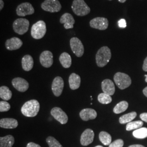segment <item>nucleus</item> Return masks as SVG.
Here are the masks:
<instances>
[{
  "label": "nucleus",
  "mask_w": 147,
  "mask_h": 147,
  "mask_svg": "<svg viewBox=\"0 0 147 147\" xmlns=\"http://www.w3.org/2000/svg\"><path fill=\"white\" fill-rule=\"evenodd\" d=\"M40 109V104L37 100H29L21 107V113L27 117H34L37 115Z\"/></svg>",
  "instance_id": "obj_1"
},
{
  "label": "nucleus",
  "mask_w": 147,
  "mask_h": 147,
  "mask_svg": "<svg viewBox=\"0 0 147 147\" xmlns=\"http://www.w3.org/2000/svg\"><path fill=\"white\" fill-rule=\"evenodd\" d=\"M111 58L110 49L107 47H101L96 54V63L99 67H104Z\"/></svg>",
  "instance_id": "obj_2"
},
{
  "label": "nucleus",
  "mask_w": 147,
  "mask_h": 147,
  "mask_svg": "<svg viewBox=\"0 0 147 147\" xmlns=\"http://www.w3.org/2000/svg\"><path fill=\"white\" fill-rule=\"evenodd\" d=\"M71 8L74 13L79 16H84L88 14L90 9L84 0H74Z\"/></svg>",
  "instance_id": "obj_3"
},
{
  "label": "nucleus",
  "mask_w": 147,
  "mask_h": 147,
  "mask_svg": "<svg viewBox=\"0 0 147 147\" xmlns=\"http://www.w3.org/2000/svg\"><path fill=\"white\" fill-rule=\"evenodd\" d=\"M47 32V26L45 22L42 20L37 21L31 28L32 37L35 39H40L44 37Z\"/></svg>",
  "instance_id": "obj_4"
},
{
  "label": "nucleus",
  "mask_w": 147,
  "mask_h": 147,
  "mask_svg": "<svg viewBox=\"0 0 147 147\" xmlns=\"http://www.w3.org/2000/svg\"><path fill=\"white\" fill-rule=\"evenodd\" d=\"M114 81L118 87L121 89H124L129 87L131 84L130 77L126 74L118 72L114 76Z\"/></svg>",
  "instance_id": "obj_5"
},
{
  "label": "nucleus",
  "mask_w": 147,
  "mask_h": 147,
  "mask_svg": "<svg viewBox=\"0 0 147 147\" xmlns=\"http://www.w3.org/2000/svg\"><path fill=\"white\" fill-rule=\"evenodd\" d=\"M30 22L25 18H19L14 21L13 28L14 31L19 35L26 33L28 30Z\"/></svg>",
  "instance_id": "obj_6"
},
{
  "label": "nucleus",
  "mask_w": 147,
  "mask_h": 147,
  "mask_svg": "<svg viewBox=\"0 0 147 147\" xmlns=\"http://www.w3.org/2000/svg\"><path fill=\"white\" fill-rule=\"evenodd\" d=\"M44 11L50 13H57L61 11L62 5L58 0H45L41 4Z\"/></svg>",
  "instance_id": "obj_7"
},
{
  "label": "nucleus",
  "mask_w": 147,
  "mask_h": 147,
  "mask_svg": "<svg viewBox=\"0 0 147 147\" xmlns=\"http://www.w3.org/2000/svg\"><path fill=\"white\" fill-rule=\"evenodd\" d=\"M70 45L74 53L78 57H81L84 53V47L79 38L76 37L72 38L70 40Z\"/></svg>",
  "instance_id": "obj_8"
},
{
  "label": "nucleus",
  "mask_w": 147,
  "mask_h": 147,
  "mask_svg": "<svg viewBox=\"0 0 147 147\" xmlns=\"http://www.w3.org/2000/svg\"><path fill=\"white\" fill-rule=\"evenodd\" d=\"M16 12L19 16H25L33 14L34 13V9L30 3L24 2L17 7Z\"/></svg>",
  "instance_id": "obj_9"
},
{
  "label": "nucleus",
  "mask_w": 147,
  "mask_h": 147,
  "mask_svg": "<svg viewBox=\"0 0 147 147\" xmlns=\"http://www.w3.org/2000/svg\"><path fill=\"white\" fill-rule=\"evenodd\" d=\"M90 26L99 30H105L109 26L107 19L103 17H98L93 19L89 22Z\"/></svg>",
  "instance_id": "obj_10"
},
{
  "label": "nucleus",
  "mask_w": 147,
  "mask_h": 147,
  "mask_svg": "<svg viewBox=\"0 0 147 147\" xmlns=\"http://www.w3.org/2000/svg\"><path fill=\"white\" fill-rule=\"evenodd\" d=\"M51 115L56 121L62 124H66L68 121V117L67 114L58 107L53 108L51 111Z\"/></svg>",
  "instance_id": "obj_11"
},
{
  "label": "nucleus",
  "mask_w": 147,
  "mask_h": 147,
  "mask_svg": "<svg viewBox=\"0 0 147 147\" xmlns=\"http://www.w3.org/2000/svg\"><path fill=\"white\" fill-rule=\"evenodd\" d=\"M64 88V81L60 76H57L53 80L51 88L53 93L56 96H59L62 94Z\"/></svg>",
  "instance_id": "obj_12"
},
{
  "label": "nucleus",
  "mask_w": 147,
  "mask_h": 147,
  "mask_svg": "<svg viewBox=\"0 0 147 147\" xmlns=\"http://www.w3.org/2000/svg\"><path fill=\"white\" fill-rule=\"evenodd\" d=\"M39 60L42 65L45 68H50L53 63V53L50 51H43L40 56Z\"/></svg>",
  "instance_id": "obj_13"
},
{
  "label": "nucleus",
  "mask_w": 147,
  "mask_h": 147,
  "mask_svg": "<svg viewBox=\"0 0 147 147\" xmlns=\"http://www.w3.org/2000/svg\"><path fill=\"white\" fill-rule=\"evenodd\" d=\"M13 86L20 92H26L29 87V84L26 80L21 78H16L11 81Z\"/></svg>",
  "instance_id": "obj_14"
},
{
  "label": "nucleus",
  "mask_w": 147,
  "mask_h": 147,
  "mask_svg": "<svg viewBox=\"0 0 147 147\" xmlns=\"http://www.w3.org/2000/svg\"><path fill=\"white\" fill-rule=\"evenodd\" d=\"M94 138V131L90 129H87L83 132L81 136V144L84 146H87L93 142Z\"/></svg>",
  "instance_id": "obj_15"
},
{
  "label": "nucleus",
  "mask_w": 147,
  "mask_h": 147,
  "mask_svg": "<svg viewBox=\"0 0 147 147\" xmlns=\"http://www.w3.org/2000/svg\"><path fill=\"white\" fill-rule=\"evenodd\" d=\"M23 42L20 39L17 37H13L7 40L5 42V47L7 50L13 51L20 49L22 47Z\"/></svg>",
  "instance_id": "obj_16"
},
{
  "label": "nucleus",
  "mask_w": 147,
  "mask_h": 147,
  "mask_svg": "<svg viewBox=\"0 0 147 147\" xmlns=\"http://www.w3.org/2000/svg\"><path fill=\"white\" fill-rule=\"evenodd\" d=\"M60 23L64 24V27L68 30L70 28H73L75 22L72 15L68 13H66L63 14L60 18Z\"/></svg>",
  "instance_id": "obj_17"
},
{
  "label": "nucleus",
  "mask_w": 147,
  "mask_h": 147,
  "mask_svg": "<svg viewBox=\"0 0 147 147\" xmlns=\"http://www.w3.org/2000/svg\"><path fill=\"white\" fill-rule=\"evenodd\" d=\"M101 88L104 93L112 95L115 92V86L110 79H105L101 83Z\"/></svg>",
  "instance_id": "obj_18"
},
{
  "label": "nucleus",
  "mask_w": 147,
  "mask_h": 147,
  "mask_svg": "<svg viewBox=\"0 0 147 147\" xmlns=\"http://www.w3.org/2000/svg\"><path fill=\"white\" fill-rule=\"evenodd\" d=\"M97 116V113L94 109H84L80 112V117L82 120L88 121L94 119Z\"/></svg>",
  "instance_id": "obj_19"
},
{
  "label": "nucleus",
  "mask_w": 147,
  "mask_h": 147,
  "mask_svg": "<svg viewBox=\"0 0 147 147\" xmlns=\"http://www.w3.org/2000/svg\"><path fill=\"white\" fill-rule=\"evenodd\" d=\"M18 126V122L14 118H2L0 120V127L5 129H15Z\"/></svg>",
  "instance_id": "obj_20"
},
{
  "label": "nucleus",
  "mask_w": 147,
  "mask_h": 147,
  "mask_svg": "<svg viewBox=\"0 0 147 147\" xmlns=\"http://www.w3.org/2000/svg\"><path fill=\"white\" fill-rule=\"evenodd\" d=\"M69 84L70 88L72 90L78 89L81 84L80 76L76 74H71L69 78Z\"/></svg>",
  "instance_id": "obj_21"
},
{
  "label": "nucleus",
  "mask_w": 147,
  "mask_h": 147,
  "mask_svg": "<svg viewBox=\"0 0 147 147\" xmlns=\"http://www.w3.org/2000/svg\"><path fill=\"white\" fill-rule=\"evenodd\" d=\"M21 63L22 69L25 71H29L33 68L34 62L31 56L29 55H26L22 58Z\"/></svg>",
  "instance_id": "obj_22"
},
{
  "label": "nucleus",
  "mask_w": 147,
  "mask_h": 147,
  "mask_svg": "<svg viewBox=\"0 0 147 147\" xmlns=\"http://www.w3.org/2000/svg\"><path fill=\"white\" fill-rule=\"evenodd\" d=\"M59 62L64 68H69L71 65V58L70 55L67 53H63L60 55Z\"/></svg>",
  "instance_id": "obj_23"
},
{
  "label": "nucleus",
  "mask_w": 147,
  "mask_h": 147,
  "mask_svg": "<svg viewBox=\"0 0 147 147\" xmlns=\"http://www.w3.org/2000/svg\"><path fill=\"white\" fill-rule=\"evenodd\" d=\"M15 142L14 137L7 135L0 137V147H12Z\"/></svg>",
  "instance_id": "obj_24"
},
{
  "label": "nucleus",
  "mask_w": 147,
  "mask_h": 147,
  "mask_svg": "<svg viewBox=\"0 0 147 147\" xmlns=\"http://www.w3.org/2000/svg\"><path fill=\"white\" fill-rule=\"evenodd\" d=\"M12 96L11 90L7 86H1L0 87V98L3 100L8 101L10 100Z\"/></svg>",
  "instance_id": "obj_25"
},
{
  "label": "nucleus",
  "mask_w": 147,
  "mask_h": 147,
  "mask_svg": "<svg viewBox=\"0 0 147 147\" xmlns=\"http://www.w3.org/2000/svg\"><path fill=\"white\" fill-rule=\"evenodd\" d=\"M136 116L137 113L136 112H132L129 113H127L126 115L121 116L119 118V123L122 124L129 123L133 121Z\"/></svg>",
  "instance_id": "obj_26"
},
{
  "label": "nucleus",
  "mask_w": 147,
  "mask_h": 147,
  "mask_svg": "<svg viewBox=\"0 0 147 147\" xmlns=\"http://www.w3.org/2000/svg\"><path fill=\"white\" fill-rule=\"evenodd\" d=\"M128 102L126 101H122L116 105L113 109V112L116 114H119L127 110L128 108Z\"/></svg>",
  "instance_id": "obj_27"
},
{
  "label": "nucleus",
  "mask_w": 147,
  "mask_h": 147,
  "mask_svg": "<svg viewBox=\"0 0 147 147\" xmlns=\"http://www.w3.org/2000/svg\"><path fill=\"white\" fill-rule=\"evenodd\" d=\"M99 137L101 142L105 146L110 145L111 143L112 137L107 132H100Z\"/></svg>",
  "instance_id": "obj_28"
},
{
  "label": "nucleus",
  "mask_w": 147,
  "mask_h": 147,
  "mask_svg": "<svg viewBox=\"0 0 147 147\" xmlns=\"http://www.w3.org/2000/svg\"><path fill=\"white\" fill-rule=\"evenodd\" d=\"M133 136L136 138L143 139L147 137V128L141 127L135 130L132 133Z\"/></svg>",
  "instance_id": "obj_29"
},
{
  "label": "nucleus",
  "mask_w": 147,
  "mask_h": 147,
  "mask_svg": "<svg viewBox=\"0 0 147 147\" xmlns=\"http://www.w3.org/2000/svg\"><path fill=\"white\" fill-rule=\"evenodd\" d=\"M143 125L142 121H131L127 124L126 130L127 131H131L132 130H135L141 128Z\"/></svg>",
  "instance_id": "obj_30"
},
{
  "label": "nucleus",
  "mask_w": 147,
  "mask_h": 147,
  "mask_svg": "<svg viewBox=\"0 0 147 147\" xmlns=\"http://www.w3.org/2000/svg\"><path fill=\"white\" fill-rule=\"evenodd\" d=\"M98 100L101 104H109L112 102V99L110 95L106 94L105 93H102L99 94L98 96Z\"/></svg>",
  "instance_id": "obj_31"
},
{
  "label": "nucleus",
  "mask_w": 147,
  "mask_h": 147,
  "mask_svg": "<svg viewBox=\"0 0 147 147\" xmlns=\"http://www.w3.org/2000/svg\"><path fill=\"white\" fill-rule=\"evenodd\" d=\"M46 141L49 147H63L60 143L53 137H48Z\"/></svg>",
  "instance_id": "obj_32"
},
{
  "label": "nucleus",
  "mask_w": 147,
  "mask_h": 147,
  "mask_svg": "<svg viewBox=\"0 0 147 147\" xmlns=\"http://www.w3.org/2000/svg\"><path fill=\"white\" fill-rule=\"evenodd\" d=\"M11 105L5 101H1L0 102V111L1 112H7L10 110Z\"/></svg>",
  "instance_id": "obj_33"
},
{
  "label": "nucleus",
  "mask_w": 147,
  "mask_h": 147,
  "mask_svg": "<svg viewBox=\"0 0 147 147\" xmlns=\"http://www.w3.org/2000/svg\"><path fill=\"white\" fill-rule=\"evenodd\" d=\"M123 146L124 141L121 139H118L111 143L109 145V147H123Z\"/></svg>",
  "instance_id": "obj_34"
},
{
  "label": "nucleus",
  "mask_w": 147,
  "mask_h": 147,
  "mask_svg": "<svg viewBox=\"0 0 147 147\" xmlns=\"http://www.w3.org/2000/svg\"><path fill=\"white\" fill-rule=\"evenodd\" d=\"M118 26L121 28H125L126 26V21L125 19H122L118 21Z\"/></svg>",
  "instance_id": "obj_35"
},
{
  "label": "nucleus",
  "mask_w": 147,
  "mask_h": 147,
  "mask_svg": "<svg viewBox=\"0 0 147 147\" xmlns=\"http://www.w3.org/2000/svg\"><path fill=\"white\" fill-rule=\"evenodd\" d=\"M140 118L142 121L147 123V113H143L140 115Z\"/></svg>",
  "instance_id": "obj_36"
},
{
  "label": "nucleus",
  "mask_w": 147,
  "mask_h": 147,
  "mask_svg": "<svg viewBox=\"0 0 147 147\" xmlns=\"http://www.w3.org/2000/svg\"><path fill=\"white\" fill-rule=\"evenodd\" d=\"M27 147H41L39 144H37L33 142H30L27 144Z\"/></svg>",
  "instance_id": "obj_37"
},
{
  "label": "nucleus",
  "mask_w": 147,
  "mask_h": 147,
  "mask_svg": "<svg viewBox=\"0 0 147 147\" xmlns=\"http://www.w3.org/2000/svg\"><path fill=\"white\" fill-rule=\"evenodd\" d=\"M143 69L144 71H147V57L144 61V63L143 65Z\"/></svg>",
  "instance_id": "obj_38"
},
{
  "label": "nucleus",
  "mask_w": 147,
  "mask_h": 147,
  "mask_svg": "<svg viewBox=\"0 0 147 147\" xmlns=\"http://www.w3.org/2000/svg\"><path fill=\"white\" fill-rule=\"evenodd\" d=\"M4 7V2L2 0H0V10L1 11Z\"/></svg>",
  "instance_id": "obj_39"
},
{
  "label": "nucleus",
  "mask_w": 147,
  "mask_h": 147,
  "mask_svg": "<svg viewBox=\"0 0 147 147\" xmlns=\"http://www.w3.org/2000/svg\"><path fill=\"white\" fill-rule=\"evenodd\" d=\"M145 147L142 145H140V144H134V145H131L129 147Z\"/></svg>",
  "instance_id": "obj_40"
},
{
  "label": "nucleus",
  "mask_w": 147,
  "mask_h": 147,
  "mask_svg": "<svg viewBox=\"0 0 147 147\" xmlns=\"http://www.w3.org/2000/svg\"><path fill=\"white\" fill-rule=\"evenodd\" d=\"M143 94H144V95L147 97V87L143 89Z\"/></svg>",
  "instance_id": "obj_41"
},
{
  "label": "nucleus",
  "mask_w": 147,
  "mask_h": 147,
  "mask_svg": "<svg viewBox=\"0 0 147 147\" xmlns=\"http://www.w3.org/2000/svg\"><path fill=\"white\" fill-rule=\"evenodd\" d=\"M118 1H119V2H121V3H124V2L126 1V0H118Z\"/></svg>",
  "instance_id": "obj_42"
},
{
  "label": "nucleus",
  "mask_w": 147,
  "mask_h": 147,
  "mask_svg": "<svg viewBox=\"0 0 147 147\" xmlns=\"http://www.w3.org/2000/svg\"><path fill=\"white\" fill-rule=\"evenodd\" d=\"M95 147H103L102 146H95Z\"/></svg>",
  "instance_id": "obj_43"
},
{
  "label": "nucleus",
  "mask_w": 147,
  "mask_h": 147,
  "mask_svg": "<svg viewBox=\"0 0 147 147\" xmlns=\"http://www.w3.org/2000/svg\"><path fill=\"white\" fill-rule=\"evenodd\" d=\"M146 80V82H147V77H146V80Z\"/></svg>",
  "instance_id": "obj_44"
},
{
  "label": "nucleus",
  "mask_w": 147,
  "mask_h": 147,
  "mask_svg": "<svg viewBox=\"0 0 147 147\" xmlns=\"http://www.w3.org/2000/svg\"><path fill=\"white\" fill-rule=\"evenodd\" d=\"M144 76H145V77H146H146H147V75H144Z\"/></svg>",
  "instance_id": "obj_45"
},
{
  "label": "nucleus",
  "mask_w": 147,
  "mask_h": 147,
  "mask_svg": "<svg viewBox=\"0 0 147 147\" xmlns=\"http://www.w3.org/2000/svg\"><path fill=\"white\" fill-rule=\"evenodd\" d=\"M109 1H112V0H109Z\"/></svg>",
  "instance_id": "obj_46"
}]
</instances>
